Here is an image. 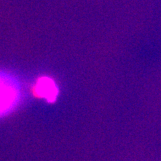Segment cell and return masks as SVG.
<instances>
[{
  "label": "cell",
  "mask_w": 161,
  "mask_h": 161,
  "mask_svg": "<svg viewBox=\"0 0 161 161\" xmlns=\"http://www.w3.org/2000/svg\"><path fill=\"white\" fill-rule=\"evenodd\" d=\"M16 89L0 79V113L10 108L16 99Z\"/></svg>",
  "instance_id": "1"
},
{
  "label": "cell",
  "mask_w": 161,
  "mask_h": 161,
  "mask_svg": "<svg viewBox=\"0 0 161 161\" xmlns=\"http://www.w3.org/2000/svg\"><path fill=\"white\" fill-rule=\"evenodd\" d=\"M35 92L38 96L46 98L49 102H53L58 94V90L53 80L47 77L38 80Z\"/></svg>",
  "instance_id": "2"
}]
</instances>
